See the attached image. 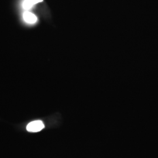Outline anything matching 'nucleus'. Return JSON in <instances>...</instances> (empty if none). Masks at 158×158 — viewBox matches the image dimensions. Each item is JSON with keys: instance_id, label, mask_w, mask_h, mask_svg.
Returning a JSON list of instances; mask_svg holds the SVG:
<instances>
[{"instance_id": "1", "label": "nucleus", "mask_w": 158, "mask_h": 158, "mask_svg": "<svg viewBox=\"0 0 158 158\" xmlns=\"http://www.w3.org/2000/svg\"><path fill=\"white\" fill-rule=\"evenodd\" d=\"M44 128V124L41 121H35L30 123L27 127V130L31 132H39Z\"/></svg>"}, {"instance_id": "2", "label": "nucleus", "mask_w": 158, "mask_h": 158, "mask_svg": "<svg viewBox=\"0 0 158 158\" xmlns=\"http://www.w3.org/2000/svg\"><path fill=\"white\" fill-rule=\"evenodd\" d=\"M23 18L27 23L30 24H34L37 22L38 18L34 14L31 12L25 11L23 14Z\"/></svg>"}, {"instance_id": "3", "label": "nucleus", "mask_w": 158, "mask_h": 158, "mask_svg": "<svg viewBox=\"0 0 158 158\" xmlns=\"http://www.w3.org/2000/svg\"><path fill=\"white\" fill-rule=\"evenodd\" d=\"M42 1L43 0H24L23 2V8L25 10H29L35 4Z\"/></svg>"}]
</instances>
